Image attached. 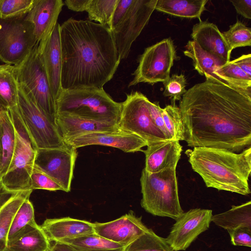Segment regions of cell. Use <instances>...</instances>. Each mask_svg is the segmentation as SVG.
Wrapping results in <instances>:
<instances>
[{
  "label": "cell",
  "instance_id": "obj_5",
  "mask_svg": "<svg viewBox=\"0 0 251 251\" xmlns=\"http://www.w3.org/2000/svg\"><path fill=\"white\" fill-rule=\"evenodd\" d=\"M140 180L141 205L147 212L175 220L184 212L179 200L176 169L149 173L143 169Z\"/></svg>",
  "mask_w": 251,
  "mask_h": 251
},
{
  "label": "cell",
  "instance_id": "obj_12",
  "mask_svg": "<svg viewBox=\"0 0 251 251\" xmlns=\"http://www.w3.org/2000/svg\"><path fill=\"white\" fill-rule=\"evenodd\" d=\"M157 0H133L128 10L111 30L120 61L128 55L131 45L148 23Z\"/></svg>",
  "mask_w": 251,
  "mask_h": 251
},
{
  "label": "cell",
  "instance_id": "obj_32",
  "mask_svg": "<svg viewBox=\"0 0 251 251\" xmlns=\"http://www.w3.org/2000/svg\"><path fill=\"white\" fill-rule=\"evenodd\" d=\"M124 251H174L166 238L150 228L126 247Z\"/></svg>",
  "mask_w": 251,
  "mask_h": 251
},
{
  "label": "cell",
  "instance_id": "obj_15",
  "mask_svg": "<svg viewBox=\"0 0 251 251\" xmlns=\"http://www.w3.org/2000/svg\"><path fill=\"white\" fill-rule=\"evenodd\" d=\"M67 145L76 149L89 145H100L117 148L126 152L142 151L147 143L134 134L120 129L87 134L64 140Z\"/></svg>",
  "mask_w": 251,
  "mask_h": 251
},
{
  "label": "cell",
  "instance_id": "obj_22",
  "mask_svg": "<svg viewBox=\"0 0 251 251\" xmlns=\"http://www.w3.org/2000/svg\"><path fill=\"white\" fill-rule=\"evenodd\" d=\"M55 124L64 141L87 134L120 129L116 124L72 116L56 115Z\"/></svg>",
  "mask_w": 251,
  "mask_h": 251
},
{
  "label": "cell",
  "instance_id": "obj_2",
  "mask_svg": "<svg viewBox=\"0 0 251 251\" xmlns=\"http://www.w3.org/2000/svg\"><path fill=\"white\" fill-rule=\"evenodd\" d=\"M61 90L103 88L120 60L110 28L88 20L68 19L60 25Z\"/></svg>",
  "mask_w": 251,
  "mask_h": 251
},
{
  "label": "cell",
  "instance_id": "obj_33",
  "mask_svg": "<svg viewBox=\"0 0 251 251\" xmlns=\"http://www.w3.org/2000/svg\"><path fill=\"white\" fill-rule=\"evenodd\" d=\"M119 0H91L86 12L89 20L110 26L113 12Z\"/></svg>",
  "mask_w": 251,
  "mask_h": 251
},
{
  "label": "cell",
  "instance_id": "obj_36",
  "mask_svg": "<svg viewBox=\"0 0 251 251\" xmlns=\"http://www.w3.org/2000/svg\"><path fill=\"white\" fill-rule=\"evenodd\" d=\"M162 115L172 139L183 141V125L179 108L176 105H168L162 108Z\"/></svg>",
  "mask_w": 251,
  "mask_h": 251
},
{
  "label": "cell",
  "instance_id": "obj_37",
  "mask_svg": "<svg viewBox=\"0 0 251 251\" xmlns=\"http://www.w3.org/2000/svg\"><path fill=\"white\" fill-rule=\"evenodd\" d=\"M34 0H0V17L9 18L27 14Z\"/></svg>",
  "mask_w": 251,
  "mask_h": 251
},
{
  "label": "cell",
  "instance_id": "obj_17",
  "mask_svg": "<svg viewBox=\"0 0 251 251\" xmlns=\"http://www.w3.org/2000/svg\"><path fill=\"white\" fill-rule=\"evenodd\" d=\"M60 25L57 23L45 43L41 46L38 45V46L51 92L55 100L62 90Z\"/></svg>",
  "mask_w": 251,
  "mask_h": 251
},
{
  "label": "cell",
  "instance_id": "obj_24",
  "mask_svg": "<svg viewBox=\"0 0 251 251\" xmlns=\"http://www.w3.org/2000/svg\"><path fill=\"white\" fill-rule=\"evenodd\" d=\"M183 53L192 59L194 69L201 75L204 76L206 80H213L226 84L215 75V72L227 62L206 52L193 40L188 42Z\"/></svg>",
  "mask_w": 251,
  "mask_h": 251
},
{
  "label": "cell",
  "instance_id": "obj_16",
  "mask_svg": "<svg viewBox=\"0 0 251 251\" xmlns=\"http://www.w3.org/2000/svg\"><path fill=\"white\" fill-rule=\"evenodd\" d=\"M93 224L96 234L125 247L149 229L132 211L114 220Z\"/></svg>",
  "mask_w": 251,
  "mask_h": 251
},
{
  "label": "cell",
  "instance_id": "obj_28",
  "mask_svg": "<svg viewBox=\"0 0 251 251\" xmlns=\"http://www.w3.org/2000/svg\"><path fill=\"white\" fill-rule=\"evenodd\" d=\"M0 117L1 128L0 178L6 174L10 164L16 144V133L9 110L0 111Z\"/></svg>",
  "mask_w": 251,
  "mask_h": 251
},
{
  "label": "cell",
  "instance_id": "obj_1",
  "mask_svg": "<svg viewBox=\"0 0 251 251\" xmlns=\"http://www.w3.org/2000/svg\"><path fill=\"white\" fill-rule=\"evenodd\" d=\"M178 107L188 146L235 153L251 147V96L208 79L187 90Z\"/></svg>",
  "mask_w": 251,
  "mask_h": 251
},
{
  "label": "cell",
  "instance_id": "obj_9",
  "mask_svg": "<svg viewBox=\"0 0 251 251\" xmlns=\"http://www.w3.org/2000/svg\"><path fill=\"white\" fill-rule=\"evenodd\" d=\"M177 59L175 47L171 38L164 39L146 48L139 58L134 77L128 87L139 83L153 85L165 82L170 77L174 61Z\"/></svg>",
  "mask_w": 251,
  "mask_h": 251
},
{
  "label": "cell",
  "instance_id": "obj_42",
  "mask_svg": "<svg viewBox=\"0 0 251 251\" xmlns=\"http://www.w3.org/2000/svg\"><path fill=\"white\" fill-rule=\"evenodd\" d=\"M133 0H119L113 14L109 28L112 30L122 20Z\"/></svg>",
  "mask_w": 251,
  "mask_h": 251
},
{
  "label": "cell",
  "instance_id": "obj_26",
  "mask_svg": "<svg viewBox=\"0 0 251 251\" xmlns=\"http://www.w3.org/2000/svg\"><path fill=\"white\" fill-rule=\"evenodd\" d=\"M208 0H157L155 10L174 16L198 18L205 10Z\"/></svg>",
  "mask_w": 251,
  "mask_h": 251
},
{
  "label": "cell",
  "instance_id": "obj_25",
  "mask_svg": "<svg viewBox=\"0 0 251 251\" xmlns=\"http://www.w3.org/2000/svg\"><path fill=\"white\" fill-rule=\"evenodd\" d=\"M211 222L227 231L238 228L251 230V201L232 205L226 212L213 215Z\"/></svg>",
  "mask_w": 251,
  "mask_h": 251
},
{
  "label": "cell",
  "instance_id": "obj_35",
  "mask_svg": "<svg viewBox=\"0 0 251 251\" xmlns=\"http://www.w3.org/2000/svg\"><path fill=\"white\" fill-rule=\"evenodd\" d=\"M35 220L34 207L29 198H27L22 204L13 218L8 234L7 243Z\"/></svg>",
  "mask_w": 251,
  "mask_h": 251
},
{
  "label": "cell",
  "instance_id": "obj_3",
  "mask_svg": "<svg viewBox=\"0 0 251 251\" xmlns=\"http://www.w3.org/2000/svg\"><path fill=\"white\" fill-rule=\"evenodd\" d=\"M193 170L207 187L247 195L251 193V147L239 153L207 147L185 151Z\"/></svg>",
  "mask_w": 251,
  "mask_h": 251
},
{
  "label": "cell",
  "instance_id": "obj_20",
  "mask_svg": "<svg viewBox=\"0 0 251 251\" xmlns=\"http://www.w3.org/2000/svg\"><path fill=\"white\" fill-rule=\"evenodd\" d=\"M41 226L50 242H60L96 234L93 223L69 217L47 219Z\"/></svg>",
  "mask_w": 251,
  "mask_h": 251
},
{
  "label": "cell",
  "instance_id": "obj_23",
  "mask_svg": "<svg viewBox=\"0 0 251 251\" xmlns=\"http://www.w3.org/2000/svg\"><path fill=\"white\" fill-rule=\"evenodd\" d=\"M50 243L41 226L35 220L8 241L3 251H50Z\"/></svg>",
  "mask_w": 251,
  "mask_h": 251
},
{
  "label": "cell",
  "instance_id": "obj_30",
  "mask_svg": "<svg viewBox=\"0 0 251 251\" xmlns=\"http://www.w3.org/2000/svg\"><path fill=\"white\" fill-rule=\"evenodd\" d=\"M77 251H124L126 248L96 234L60 242Z\"/></svg>",
  "mask_w": 251,
  "mask_h": 251
},
{
  "label": "cell",
  "instance_id": "obj_44",
  "mask_svg": "<svg viewBox=\"0 0 251 251\" xmlns=\"http://www.w3.org/2000/svg\"><path fill=\"white\" fill-rule=\"evenodd\" d=\"M91 0H66L65 4L68 8L75 12H83L87 10Z\"/></svg>",
  "mask_w": 251,
  "mask_h": 251
},
{
  "label": "cell",
  "instance_id": "obj_48",
  "mask_svg": "<svg viewBox=\"0 0 251 251\" xmlns=\"http://www.w3.org/2000/svg\"><path fill=\"white\" fill-rule=\"evenodd\" d=\"M1 123H0V164L1 157Z\"/></svg>",
  "mask_w": 251,
  "mask_h": 251
},
{
  "label": "cell",
  "instance_id": "obj_27",
  "mask_svg": "<svg viewBox=\"0 0 251 251\" xmlns=\"http://www.w3.org/2000/svg\"><path fill=\"white\" fill-rule=\"evenodd\" d=\"M32 191H24L11 195L0 207V251L6 246L8 234L17 211L23 202L29 198Z\"/></svg>",
  "mask_w": 251,
  "mask_h": 251
},
{
  "label": "cell",
  "instance_id": "obj_46",
  "mask_svg": "<svg viewBox=\"0 0 251 251\" xmlns=\"http://www.w3.org/2000/svg\"><path fill=\"white\" fill-rule=\"evenodd\" d=\"M50 251H77L72 247L60 242H54L51 246Z\"/></svg>",
  "mask_w": 251,
  "mask_h": 251
},
{
  "label": "cell",
  "instance_id": "obj_50",
  "mask_svg": "<svg viewBox=\"0 0 251 251\" xmlns=\"http://www.w3.org/2000/svg\"></svg>",
  "mask_w": 251,
  "mask_h": 251
},
{
  "label": "cell",
  "instance_id": "obj_47",
  "mask_svg": "<svg viewBox=\"0 0 251 251\" xmlns=\"http://www.w3.org/2000/svg\"><path fill=\"white\" fill-rule=\"evenodd\" d=\"M6 194H9L7 193L4 190V189L2 187V186L0 183V207H1L2 204L4 203V202L6 200H4V198L5 197V196Z\"/></svg>",
  "mask_w": 251,
  "mask_h": 251
},
{
  "label": "cell",
  "instance_id": "obj_39",
  "mask_svg": "<svg viewBox=\"0 0 251 251\" xmlns=\"http://www.w3.org/2000/svg\"><path fill=\"white\" fill-rule=\"evenodd\" d=\"M34 189L63 191L62 188L58 183L35 165L30 175V190L33 191Z\"/></svg>",
  "mask_w": 251,
  "mask_h": 251
},
{
  "label": "cell",
  "instance_id": "obj_41",
  "mask_svg": "<svg viewBox=\"0 0 251 251\" xmlns=\"http://www.w3.org/2000/svg\"><path fill=\"white\" fill-rule=\"evenodd\" d=\"M228 232L233 245L251 247V230L238 228L228 231Z\"/></svg>",
  "mask_w": 251,
  "mask_h": 251
},
{
  "label": "cell",
  "instance_id": "obj_38",
  "mask_svg": "<svg viewBox=\"0 0 251 251\" xmlns=\"http://www.w3.org/2000/svg\"><path fill=\"white\" fill-rule=\"evenodd\" d=\"M163 95L168 97L172 105H176V101L180 100L183 95L186 92V79L184 75L174 74L164 83Z\"/></svg>",
  "mask_w": 251,
  "mask_h": 251
},
{
  "label": "cell",
  "instance_id": "obj_14",
  "mask_svg": "<svg viewBox=\"0 0 251 251\" xmlns=\"http://www.w3.org/2000/svg\"><path fill=\"white\" fill-rule=\"evenodd\" d=\"M212 210L194 208L176 220L166 240L174 251H185L211 222Z\"/></svg>",
  "mask_w": 251,
  "mask_h": 251
},
{
  "label": "cell",
  "instance_id": "obj_45",
  "mask_svg": "<svg viewBox=\"0 0 251 251\" xmlns=\"http://www.w3.org/2000/svg\"><path fill=\"white\" fill-rule=\"evenodd\" d=\"M233 61L251 77V54H243Z\"/></svg>",
  "mask_w": 251,
  "mask_h": 251
},
{
  "label": "cell",
  "instance_id": "obj_31",
  "mask_svg": "<svg viewBox=\"0 0 251 251\" xmlns=\"http://www.w3.org/2000/svg\"><path fill=\"white\" fill-rule=\"evenodd\" d=\"M215 75L227 84L251 96V77L233 61L221 66Z\"/></svg>",
  "mask_w": 251,
  "mask_h": 251
},
{
  "label": "cell",
  "instance_id": "obj_21",
  "mask_svg": "<svg viewBox=\"0 0 251 251\" xmlns=\"http://www.w3.org/2000/svg\"><path fill=\"white\" fill-rule=\"evenodd\" d=\"M191 35L193 41L206 52L230 61L231 51L216 25L201 21L193 26Z\"/></svg>",
  "mask_w": 251,
  "mask_h": 251
},
{
  "label": "cell",
  "instance_id": "obj_8",
  "mask_svg": "<svg viewBox=\"0 0 251 251\" xmlns=\"http://www.w3.org/2000/svg\"><path fill=\"white\" fill-rule=\"evenodd\" d=\"M26 14L9 18L0 17V59L15 66L37 44L33 24Z\"/></svg>",
  "mask_w": 251,
  "mask_h": 251
},
{
  "label": "cell",
  "instance_id": "obj_29",
  "mask_svg": "<svg viewBox=\"0 0 251 251\" xmlns=\"http://www.w3.org/2000/svg\"><path fill=\"white\" fill-rule=\"evenodd\" d=\"M18 83L12 66H0V111L8 110L18 105Z\"/></svg>",
  "mask_w": 251,
  "mask_h": 251
},
{
  "label": "cell",
  "instance_id": "obj_13",
  "mask_svg": "<svg viewBox=\"0 0 251 251\" xmlns=\"http://www.w3.org/2000/svg\"><path fill=\"white\" fill-rule=\"evenodd\" d=\"M77 149L66 144L63 147L37 149L34 165L63 189L71 190Z\"/></svg>",
  "mask_w": 251,
  "mask_h": 251
},
{
  "label": "cell",
  "instance_id": "obj_43",
  "mask_svg": "<svg viewBox=\"0 0 251 251\" xmlns=\"http://www.w3.org/2000/svg\"><path fill=\"white\" fill-rule=\"evenodd\" d=\"M236 12L245 18L251 19V0H230Z\"/></svg>",
  "mask_w": 251,
  "mask_h": 251
},
{
  "label": "cell",
  "instance_id": "obj_18",
  "mask_svg": "<svg viewBox=\"0 0 251 251\" xmlns=\"http://www.w3.org/2000/svg\"><path fill=\"white\" fill-rule=\"evenodd\" d=\"M63 5L62 0H34L26 17L33 25L34 34L39 46L45 43L58 23Z\"/></svg>",
  "mask_w": 251,
  "mask_h": 251
},
{
  "label": "cell",
  "instance_id": "obj_7",
  "mask_svg": "<svg viewBox=\"0 0 251 251\" xmlns=\"http://www.w3.org/2000/svg\"><path fill=\"white\" fill-rule=\"evenodd\" d=\"M36 45L19 64L12 66L17 82L30 95L42 113L56 126V107Z\"/></svg>",
  "mask_w": 251,
  "mask_h": 251
},
{
  "label": "cell",
  "instance_id": "obj_11",
  "mask_svg": "<svg viewBox=\"0 0 251 251\" xmlns=\"http://www.w3.org/2000/svg\"><path fill=\"white\" fill-rule=\"evenodd\" d=\"M149 99L142 93L132 92L126 95L122 103L119 128L138 136L148 145L167 139L154 125L148 108Z\"/></svg>",
  "mask_w": 251,
  "mask_h": 251
},
{
  "label": "cell",
  "instance_id": "obj_19",
  "mask_svg": "<svg viewBox=\"0 0 251 251\" xmlns=\"http://www.w3.org/2000/svg\"><path fill=\"white\" fill-rule=\"evenodd\" d=\"M182 148L179 141L165 140L153 142L143 151L145 155V167L148 173H156L167 169H176Z\"/></svg>",
  "mask_w": 251,
  "mask_h": 251
},
{
  "label": "cell",
  "instance_id": "obj_49",
  "mask_svg": "<svg viewBox=\"0 0 251 251\" xmlns=\"http://www.w3.org/2000/svg\"></svg>",
  "mask_w": 251,
  "mask_h": 251
},
{
  "label": "cell",
  "instance_id": "obj_6",
  "mask_svg": "<svg viewBox=\"0 0 251 251\" xmlns=\"http://www.w3.org/2000/svg\"><path fill=\"white\" fill-rule=\"evenodd\" d=\"M16 133L13 157L6 174L0 178L4 190L12 195L30 190V175L37 148L19 113L17 106L9 110Z\"/></svg>",
  "mask_w": 251,
  "mask_h": 251
},
{
  "label": "cell",
  "instance_id": "obj_10",
  "mask_svg": "<svg viewBox=\"0 0 251 251\" xmlns=\"http://www.w3.org/2000/svg\"><path fill=\"white\" fill-rule=\"evenodd\" d=\"M18 86L19 113L37 149L65 146L57 127L40 110L25 89L19 83Z\"/></svg>",
  "mask_w": 251,
  "mask_h": 251
},
{
  "label": "cell",
  "instance_id": "obj_40",
  "mask_svg": "<svg viewBox=\"0 0 251 251\" xmlns=\"http://www.w3.org/2000/svg\"><path fill=\"white\" fill-rule=\"evenodd\" d=\"M148 104L151 117L154 125L164 135L167 139H172L165 126L162 115V108L159 106V102H152L149 100Z\"/></svg>",
  "mask_w": 251,
  "mask_h": 251
},
{
  "label": "cell",
  "instance_id": "obj_4",
  "mask_svg": "<svg viewBox=\"0 0 251 251\" xmlns=\"http://www.w3.org/2000/svg\"><path fill=\"white\" fill-rule=\"evenodd\" d=\"M56 115L79 117L118 125L121 102L103 88L61 90L55 100Z\"/></svg>",
  "mask_w": 251,
  "mask_h": 251
},
{
  "label": "cell",
  "instance_id": "obj_34",
  "mask_svg": "<svg viewBox=\"0 0 251 251\" xmlns=\"http://www.w3.org/2000/svg\"><path fill=\"white\" fill-rule=\"evenodd\" d=\"M222 34L231 51L237 48L251 46V28L239 21Z\"/></svg>",
  "mask_w": 251,
  "mask_h": 251
}]
</instances>
